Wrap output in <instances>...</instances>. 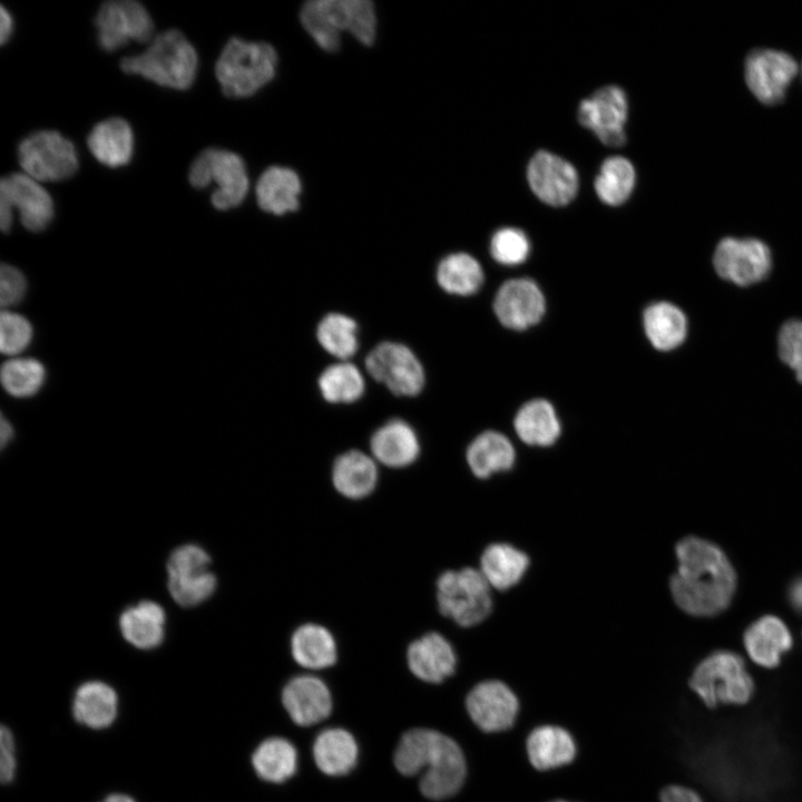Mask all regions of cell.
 <instances>
[{
	"label": "cell",
	"mask_w": 802,
	"mask_h": 802,
	"mask_svg": "<svg viewBox=\"0 0 802 802\" xmlns=\"http://www.w3.org/2000/svg\"><path fill=\"white\" fill-rule=\"evenodd\" d=\"M678 567L669 587L675 604L685 613L711 617L728 607L735 589L736 574L715 544L688 536L676 545Z\"/></svg>",
	"instance_id": "6da1fadb"
},
{
	"label": "cell",
	"mask_w": 802,
	"mask_h": 802,
	"mask_svg": "<svg viewBox=\"0 0 802 802\" xmlns=\"http://www.w3.org/2000/svg\"><path fill=\"white\" fill-rule=\"evenodd\" d=\"M394 764L407 776L424 771L420 790L432 800L454 795L466 776L464 756L459 745L432 730L415 728L407 732L397 746Z\"/></svg>",
	"instance_id": "7a4b0ae2"
},
{
	"label": "cell",
	"mask_w": 802,
	"mask_h": 802,
	"mask_svg": "<svg viewBox=\"0 0 802 802\" xmlns=\"http://www.w3.org/2000/svg\"><path fill=\"white\" fill-rule=\"evenodd\" d=\"M197 63L196 50L184 33L169 29L157 35L141 53L123 58L120 68L159 86L185 90L195 80Z\"/></svg>",
	"instance_id": "3957f363"
},
{
	"label": "cell",
	"mask_w": 802,
	"mask_h": 802,
	"mask_svg": "<svg viewBox=\"0 0 802 802\" xmlns=\"http://www.w3.org/2000/svg\"><path fill=\"white\" fill-rule=\"evenodd\" d=\"M276 66L277 53L270 43L233 37L216 61L215 75L224 95L246 98L274 78Z\"/></svg>",
	"instance_id": "277c9868"
},
{
	"label": "cell",
	"mask_w": 802,
	"mask_h": 802,
	"mask_svg": "<svg viewBox=\"0 0 802 802\" xmlns=\"http://www.w3.org/2000/svg\"><path fill=\"white\" fill-rule=\"evenodd\" d=\"M689 687L708 708L747 704L755 684L743 658L731 651H716L694 668Z\"/></svg>",
	"instance_id": "5b68a950"
},
{
	"label": "cell",
	"mask_w": 802,
	"mask_h": 802,
	"mask_svg": "<svg viewBox=\"0 0 802 802\" xmlns=\"http://www.w3.org/2000/svg\"><path fill=\"white\" fill-rule=\"evenodd\" d=\"M439 612L461 627L483 622L492 608L490 585L480 570H446L437 579Z\"/></svg>",
	"instance_id": "8992f818"
},
{
	"label": "cell",
	"mask_w": 802,
	"mask_h": 802,
	"mask_svg": "<svg viewBox=\"0 0 802 802\" xmlns=\"http://www.w3.org/2000/svg\"><path fill=\"white\" fill-rule=\"evenodd\" d=\"M188 180L195 188L207 187L214 182L212 205L219 211L238 206L248 192V176L239 155L219 148L199 153L190 165Z\"/></svg>",
	"instance_id": "52a82bcc"
},
{
	"label": "cell",
	"mask_w": 802,
	"mask_h": 802,
	"mask_svg": "<svg viewBox=\"0 0 802 802\" xmlns=\"http://www.w3.org/2000/svg\"><path fill=\"white\" fill-rule=\"evenodd\" d=\"M307 16L315 33L331 45H340L342 31L364 46L374 42L376 16L369 0H312Z\"/></svg>",
	"instance_id": "ba28073f"
},
{
	"label": "cell",
	"mask_w": 802,
	"mask_h": 802,
	"mask_svg": "<svg viewBox=\"0 0 802 802\" xmlns=\"http://www.w3.org/2000/svg\"><path fill=\"white\" fill-rule=\"evenodd\" d=\"M208 552L196 544L174 549L167 560V587L172 598L182 607H194L209 598L217 585L211 571Z\"/></svg>",
	"instance_id": "9c48e42d"
},
{
	"label": "cell",
	"mask_w": 802,
	"mask_h": 802,
	"mask_svg": "<svg viewBox=\"0 0 802 802\" xmlns=\"http://www.w3.org/2000/svg\"><path fill=\"white\" fill-rule=\"evenodd\" d=\"M18 159L25 174L38 182H60L78 169L74 144L55 130H39L21 140Z\"/></svg>",
	"instance_id": "30bf717a"
},
{
	"label": "cell",
	"mask_w": 802,
	"mask_h": 802,
	"mask_svg": "<svg viewBox=\"0 0 802 802\" xmlns=\"http://www.w3.org/2000/svg\"><path fill=\"white\" fill-rule=\"evenodd\" d=\"M13 208L30 232L43 231L53 218V202L38 180L25 173H12L0 182V227L10 231Z\"/></svg>",
	"instance_id": "8fae6325"
},
{
	"label": "cell",
	"mask_w": 802,
	"mask_h": 802,
	"mask_svg": "<svg viewBox=\"0 0 802 802\" xmlns=\"http://www.w3.org/2000/svg\"><path fill=\"white\" fill-rule=\"evenodd\" d=\"M365 368L372 379L399 397H415L426 383L420 360L399 342L384 341L375 345L365 358Z\"/></svg>",
	"instance_id": "7c38bea8"
},
{
	"label": "cell",
	"mask_w": 802,
	"mask_h": 802,
	"mask_svg": "<svg viewBox=\"0 0 802 802\" xmlns=\"http://www.w3.org/2000/svg\"><path fill=\"white\" fill-rule=\"evenodd\" d=\"M99 46L114 51L129 41L150 40L154 23L146 8L135 0H110L104 2L95 18Z\"/></svg>",
	"instance_id": "4fadbf2b"
},
{
	"label": "cell",
	"mask_w": 802,
	"mask_h": 802,
	"mask_svg": "<svg viewBox=\"0 0 802 802\" xmlns=\"http://www.w3.org/2000/svg\"><path fill=\"white\" fill-rule=\"evenodd\" d=\"M713 265L720 277L740 286L764 280L772 267V255L756 238L725 237L717 244Z\"/></svg>",
	"instance_id": "5bb4252c"
},
{
	"label": "cell",
	"mask_w": 802,
	"mask_h": 802,
	"mask_svg": "<svg viewBox=\"0 0 802 802\" xmlns=\"http://www.w3.org/2000/svg\"><path fill=\"white\" fill-rule=\"evenodd\" d=\"M628 101L625 91L615 85L597 89L580 101L579 123L590 129L606 146L619 147L626 141L625 124Z\"/></svg>",
	"instance_id": "9a60e30c"
},
{
	"label": "cell",
	"mask_w": 802,
	"mask_h": 802,
	"mask_svg": "<svg viewBox=\"0 0 802 802\" xmlns=\"http://www.w3.org/2000/svg\"><path fill=\"white\" fill-rule=\"evenodd\" d=\"M799 71L798 62L789 53L774 49H755L745 60V81L752 94L763 104L781 101L786 88Z\"/></svg>",
	"instance_id": "2e32d148"
},
{
	"label": "cell",
	"mask_w": 802,
	"mask_h": 802,
	"mask_svg": "<svg viewBox=\"0 0 802 802\" xmlns=\"http://www.w3.org/2000/svg\"><path fill=\"white\" fill-rule=\"evenodd\" d=\"M527 179L532 193L550 206L569 204L577 195L579 186L576 168L547 150H539L530 158Z\"/></svg>",
	"instance_id": "e0dca14e"
},
{
	"label": "cell",
	"mask_w": 802,
	"mask_h": 802,
	"mask_svg": "<svg viewBox=\"0 0 802 802\" xmlns=\"http://www.w3.org/2000/svg\"><path fill=\"white\" fill-rule=\"evenodd\" d=\"M466 706L475 724L489 733L510 728L519 708L514 692L496 679L477 684L469 692Z\"/></svg>",
	"instance_id": "ac0fdd59"
},
{
	"label": "cell",
	"mask_w": 802,
	"mask_h": 802,
	"mask_svg": "<svg viewBox=\"0 0 802 802\" xmlns=\"http://www.w3.org/2000/svg\"><path fill=\"white\" fill-rule=\"evenodd\" d=\"M500 323L511 330H526L538 323L545 314L546 302L539 286L530 278L505 282L493 301Z\"/></svg>",
	"instance_id": "d6986e66"
},
{
	"label": "cell",
	"mask_w": 802,
	"mask_h": 802,
	"mask_svg": "<svg viewBox=\"0 0 802 802\" xmlns=\"http://www.w3.org/2000/svg\"><path fill=\"white\" fill-rule=\"evenodd\" d=\"M282 701L291 718L302 726L321 722L332 707L327 686L311 675L292 678L283 688Z\"/></svg>",
	"instance_id": "ffe728a7"
},
{
	"label": "cell",
	"mask_w": 802,
	"mask_h": 802,
	"mask_svg": "<svg viewBox=\"0 0 802 802\" xmlns=\"http://www.w3.org/2000/svg\"><path fill=\"white\" fill-rule=\"evenodd\" d=\"M410 671L428 683H440L451 676L457 657L449 640L437 632H430L414 639L407 649Z\"/></svg>",
	"instance_id": "44dd1931"
},
{
	"label": "cell",
	"mask_w": 802,
	"mask_h": 802,
	"mask_svg": "<svg viewBox=\"0 0 802 802\" xmlns=\"http://www.w3.org/2000/svg\"><path fill=\"white\" fill-rule=\"evenodd\" d=\"M370 450L378 463L400 469L418 459L420 441L410 423L402 419H392L374 431L370 439Z\"/></svg>",
	"instance_id": "7402d4cb"
},
{
	"label": "cell",
	"mask_w": 802,
	"mask_h": 802,
	"mask_svg": "<svg viewBox=\"0 0 802 802\" xmlns=\"http://www.w3.org/2000/svg\"><path fill=\"white\" fill-rule=\"evenodd\" d=\"M743 644L755 664L774 668L780 664L783 654L792 647V636L782 619L765 615L746 628Z\"/></svg>",
	"instance_id": "603a6c76"
},
{
	"label": "cell",
	"mask_w": 802,
	"mask_h": 802,
	"mask_svg": "<svg viewBox=\"0 0 802 802\" xmlns=\"http://www.w3.org/2000/svg\"><path fill=\"white\" fill-rule=\"evenodd\" d=\"M332 483L344 498L359 500L370 496L378 483V462L360 450L341 453L332 466Z\"/></svg>",
	"instance_id": "cb8c5ba5"
},
{
	"label": "cell",
	"mask_w": 802,
	"mask_h": 802,
	"mask_svg": "<svg viewBox=\"0 0 802 802\" xmlns=\"http://www.w3.org/2000/svg\"><path fill=\"white\" fill-rule=\"evenodd\" d=\"M118 713L116 691L101 681H88L78 686L72 700L75 720L89 728L110 726Z\"/></svg>",
	"instance_id": "d4e9b609"
},
{
	"label": "cell",
	"mask_w": 802,
	"mask_h": 802,
	"mask_svg": "<svg viewBox=\"0 0 802 802\" xmlns=\"http://www.w3.org/2000/svg\"><path fill=\"white\" fill-rule=\"evenodd\" d=\"M87 146L95 158L108 167L128 164L134 151V134L123 118L111 117L96 124L87 137Z\"/></svg>",
	"instance_id": "484cf974"
},
{
	"label": "cell",
	"mask_w": 802,
	"mask_h": 802,
	"mask_svg": "<svg viewBox=\"0 0 802 802\" xmlns=\"http://www.w3.org/2000/svg\"><path fill=\"white\" fill-rule=\"evenodd\" d=\"M166 614L153 600H141L127 607L119 616V629L126 642L138 649L159 646L165 636Z\"/></svg>",
	"instance_id": "4316f807"
},
{
	"label": "cell",
	"mask_w": 802,
	"mask_h": 802,
	"mask_svg": "<svg viewBox=\"0 0 802 802\" xmlns=\"http://www.w3.org/2000/svg\"><path fill=\"white\" fill-rule=\"evenodd\" d=\"M301 190L302 184L297 174L291 168L280 166L265 169L255 187L260 208L274 215L297 211Z\"/></svg>",
	"instance_id": "83f0119b"
},
{
	"label": "cell",
	"mask_w": 802,
	"mask_h": 802,
	"mask_svg": "<svg viewBox=\"0 0 802 802\" xmlns=\"http://www.w3.org/2000/svg\"><path fill=\"white\" fill-rule=\"evenodd\" d=\"M526 747L531 765L540 771L566 765L576 755L573 736L566 730L555 725H542L535 728L528 735Z\"/></svg>",
	"instance_id": "f1b7e54d"
},
{
	"label": "cell",
	"mask_w": 802,
	"mask_h": 802,
	"mask_svg": "<svg viewBox=\"0 0 802 802\" xmlns=\"http://www.w3.org/2000/svg\"><path fill=\"white\" fill-rule=\"evenodd\" d=\"M290 645L294 661L305 668H326L338 658L334 636L326 627L316 623L299 626L291 636Z\"/></svg>",
	"instance_id": "f546056e"
},
{
	"label": "cell",
	"mask_w": 802,
	"mask_h": 802,
	"mask_svg": "<svg viewBox=\"0 0 802 802\" xmlns=\"http://www.w3.org/2000/svg\"><path fill=\"white\" fill-rule=\"evenodd\" d=\"M466 459L471 472L486 479L496 472L509 470L515 463L516 451L506 436L489 430L472 440L467 448Z\"/></svg>",
	"instance_id": "4dcf8cb0"
},
{
	"label": "cell",
	"mask_w": 802,
	"mask_h": 802,
	"mask_svg": "<svg viewBox=\"0 0 802 802\" xmlns=\"http://www.w3.org/2000/svg\"><path fill=\"white\" fill-rule=\"evenodd\" d=\"M645 334L659 351L679 346L687 335V319L684 312L669 302H655L643 314Z\"/></svg>",
	"instance_id": "1f68e13d"
},
{
	"label": "cell",
	"mask_w": 802,
	"mask_h": 802,
	"mask_svg": "<svg viewBox=\"0 0 802 802\" xmlns=\"http://www.w3.org/2000/svg\"><path fill=\"white\" fill-rule=\"evenodd\" d=\"M514 427L521 441L529 446H551L561 432L555 408L544 399L525 403L515 417Z\"/></svg>",
	"instance_id": "d6a6232c"
},
{
	"label": "cell",
	"mask_w": 802,
	"mask_h": 802,
	"mask_svg": "<svg viewBox=\"0 0 802 802\" xmlns=\"http://www.w3.org/2000/svg\"><path fill=\"white\" fill-rule=\"evenodd\" d=\"M529 566L528 556L509 544H491L480 558V573L490 587L511 588L524 577Z\"/></svg>",
	"instance_id": "836d02e7"
},
{
	"label": "cell",
	"mask_w": 802,
	"mask_h": 802,
	"mask_svg": "<svg viewBox=\"0 0 802 802\" xmlns=\"http://www.w3.org/2000/svg\"><path fill=\"white\" fill-rule=\"evenodd\" d=\"M317 767L327 775H343L350 772L358 759V745L353 736L341 728L325 730L317 735L313 745Z\"/></svg>",
	"instance_id": "e575fe53"
},
{
	"label": "cell",
	"mask_w": 802,
	"mask_h": 802,
	"mask_svg": "<svg viewBox=\"0 0 802 802\" xmlns=\"http://www.w3.org/2000/svg\"><path fill=\"white\" fill-rule=\"evenodd\" d=\"M437 282L449 294L467 296L481 287L483 271L473 256L463 252L452 253L439 262Z\"/></svg>",
	"instance_id": "d590c367"
},
{
	"label": "cell",
	"mask_w": 802,
	"mask_h": 802,
	"mask_svg": "<svg viewBox=\"0 0 802 802\" xmlns=\"http://www.w3.org/2000/svg\"><path fill=\"white\" fill-rule=\"evenodd\" d=\"M317 387L326 402L348 404L362 398L365 381L358 366L349 361H340L322 371Z\"/></svg>",
	"instance_id": "8d00e7d4"
},
{
	"label": "cell",
	"mask_w": 802,
	"mask_h": 802,
	"mask_svg": "<svg viewBox=\"0 0 802 802\" xmlns=\"http://www.w3.org/2000/svg\"><path fill=\"white\" fill-rule=\"evenodd\" d=\"M316 340L329 354L348 361L359 349L358 323L346 314L327 313L317 324Z\"/></svg>",
	"instance_id": "74e56055"
},
{
	"label": "cell",
	"mask_w": 802,
	"mask_h": 802,
	"mask_svg": "<svg viewBox=\"0 0 802 802\" xmlns=\"http://www.w3.org/2000/svg\"><path fill=\"white\" fill-rule=\"evenodd\" d=\"M635 182L636 173L629 159L610 156L603 162L594 188L603 203L619 206L629 198Z\"/></svg>",
	"instance_id": "f35d334b"
},
{
	"label": "cell",
	"mask_w": 802,
	"mask_h": 802,
	"mask_svg": "<svg viewBox=\"0 0 802 802\" xmlns=\"http://www.w3.org/2000/svg\"><path fill=\"white\" fill-rule=\"evenodd\" d=\"M252 764L263 780L283 782L295 773L297 764L295 747L284 739H267L253 753Z\"/></svg>",
	"instance_id": "ab89813d"
},
{
	"label": "cell",
	"mask_w": 802,
	"mask_h": 802,
	"mask_svg": "<svg viewBox=\"0 0 802 802\" xmlns=\"http://www.w3.org/2000/svg\"><path fill=\"white\" fill-rule=\"evenodd\" d=\"M46 369L32 358H11L1 368V383L6 392L14 398L35 395L43 385Z\"/></svg>",
	"instance_id": "60d3db41"
},
{
	"label": "cell",
	"mask_w": 802,
	"mask_h": 802,
	"mask_svg": "<svg viewBox=\"0 0 802 802\" xmlns=\"http://www.w3.org/2000/svg\"><path fill=\"white\" fill-rule=\"evenodd\" d=\"M530 252L527 235L516 227L498 229L490 241L492 257L502 265L514 266L524 263Z\"/></svg>",
	"instance_id": "b9f144b4"
},
{
	"label": "cell",
	"mask_w": 802,
	"mask_h": 802,
	"mask_svg": "<svg viewBox=\"0 0 802 802\" xmlns=\"http://www.w3.org/2000/svg\"><path fill=\"white\" fill-rule=\"evenodd\" d=\"M33 330L22 315L3 310L0 317V349L8 356H17L30 344Z\"/></svg>",
	"instance_id": "7bdbcfd3"
},
{
	"label": "cell",
	"mask_w": 802,
	"mask_h": 802,
	"mask_svg": "<svg viewBox=\"0 0 802 802\" xmlns=\"http://www.w3.org/2000/svg\"><path fill=\"white\" fill-rule=\"evenodd\" d=\"M780 359L794 371L802 382V320H789L783 323L777 336Z\"/></svg>",
	"instance_id": "ee69618b"
},
{
	"label": "cell",
	"mask_w": 802,
	"mask_h": 802,
	"mask_svg": "<svg viewBox=\"0 0 802 802\" xmlns=\"http://www.w3.org/2000/svg\"><path fill=\"white\" fill-rule=\"evenodd\" d=\"M27 280L14 266L3 264L0 270V302L2 307L18 304L26 295Z\"/></svg>",
	"instance_id": "f6af8a7d"
},
{
	"label": "cell",
	"mask_w": 802,
	"mask_h": 802,
	"mask_svg": "<svg viewBox=\"0 0 802 802\" xmlns=\"http://www.w3.org/2000/svg\"><path fill=\"white\" fill-rule=\"evenodd\" d=\"M17 759L14 737L11 730L1 726L0 731V779L3 784L10 783L16 776Z\"/></svg>",
	"instance_id": "bcb514c9"
},
{
	"label": "cell",
	"mask_w": 802,
	"mask_h": 802,
	"mask_svg": "<svg viewBox=\"0 0 802 802\" xmlns=\"http://www.w3.org/2000/svg\"><path fill=\"white\" fill-rule=\"evenodd\" d=\"M661 802H704L700 794L684 785H668L661 792Z\"/></svg>",
	"instance_id": "7dc6e473"
},
{
	"label": "cell",
	"mask_w": 802,
	"mask_h": 802,
	"mask_svg": "<svg viewBox=\"0 0 802 802\" xmlns=\"http://www.w3.org/2000/svg\"><path fill=\"white\" fill-rule=\"evenodd\" d=\"M13 29V21L10 12L1 6L0 8V41L6 43L10 38Z\"/></svg>",
	"instance_id": "c3c4849f"
},
{
	"label": "cell",
	"mask_w": 802,
	"mask_h": 802,
	"mask_svg": "<svg viewBox=\"0 0 802 802\" xmlns=\"http://www.w3.org/2000/svg\"><path fill=\"white\" fill-rule=\"evenodd\" d=\"M789 599L793 608L802 613V577L796 578L790 586Z\"/></svg>",
	"instance_id": "681fc988"
},
{
	"label": "cell",
	"mask_w": 802,
	"mask_h": 802,
	"mask_svg": "<svg viewBox=\"0 0 802 802\" xmlns=\"http://www.w3.org/2000/svg\"><path fill=\"white\" fill-rule=\"evenodd\" d=\"M13 438V428L11 423L2 415L0 421V444L4 448Z\"/></svg>",
	"instance_id": "f907efd6"
},
{
	"label": "cell",
	"mask_w": 802,
	"mask_h": 802,
	"mask_svg": "<svg viewBox=\"0 0 802 802\" xmlns=\"http://www.w3.org/2000/svg\"><path fill=\"white\" fill-rule=\"evenodd\" d=\"M100 802H136L131 796L124 793H111Z\"/></svg>",
	"instance_id": "816d5d0a"
},
{
	"label": "cell",
	"mask_w": 802,
	"mask_h": 802,
	"mask_svg": "<svg viewBox=\"0 0 802 802\" xmlns=\"http://www.w3.org/2000/svg\"><path fill=\"white\" fill-rule=\"evenodd\" d=\"M550 802H568V801H564V800H555V801H550Z\"/></svg>",
	"instance_id": "f5cc1de1"
}]
</instances>
